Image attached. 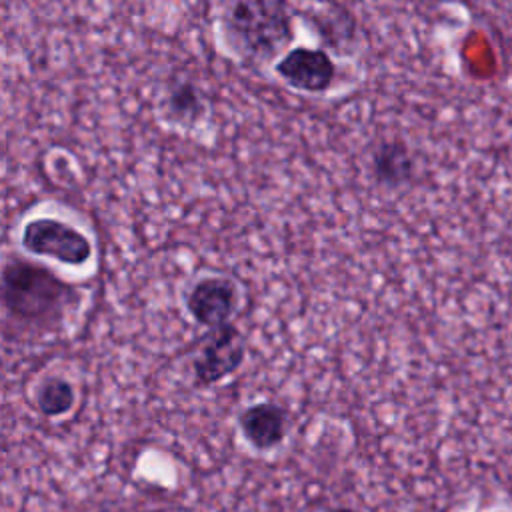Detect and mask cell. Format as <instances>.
<instances>
[{"instance_id":"6da1fadb","label":"cell","mask_w":512,"mask_h":512,"mask_svg":"<svg viewBox=\"0 0 512 512\" xmlns=\"http://www.w3.org/2000/svg\"><path fill=\"white\" fill-rule=\"evenodd\" d=\"M224 44L242 60L264 64L294 40L290 0H226L220 14Z\"/></svg>"},{"instance_id":"7a4b0ae2","label":"cell","mask_w":512,"mask_h":512,"mask_svg":"<svg viewBox=\"0 0 512 512\" xmlns=\"http://www.w3.org/2000/svg\"><path fill=\"white\" fill-rule=\"evenodd\" d=\"M2 302L18 324L50 330L78 302V292L46 266L14 256L2 268Z\"/></svg>"},{"instance_id":"3957f363","label":"cell","mask_w":512,"mask_h":512,"mask_svg":"<svg viewBox=\"0 0 512 512\" xmlns=\"http://www.w3.org/2000/svg\"><path fill=\"white\" fill-rule=\"evenodd\" d=\"M20 246L32 256L52 258L72 268L88 264L94 254L92 240L86 232L54 216L30 218L22 226Z\"/></svg>"},{"instance_id":"277c9868","label":"cell","mask_w":512,"mask_h":512,"mask_svg":"<svg viewBox=\"0 0 512 512\" xmlns=\"http://www.w3.org/2000/svg\"><path fill=\"white\" fill-rule=\"evenodd\" d=\"M274 72L292 90L322 94L336 80V62L324 48L294 46L274 62Z\"/></svg>"},{"instance_id":"5b68a950","label":"cell","mask_w":512,"mask_h":512,"mask_svg":"<svg viewBox=\"0 0 512 512\" xmlns=\"http://www.w3.org/2000/svg\"><path fill=\"white\" fill-rule=\"evenodd\" d=\"M246 354L240 330L228 322L210 332L198 356L192 362L194 380L200 386H212L234 374Z\"/></svg>"},{"instance_id":"8992f818","label":"cell","mask_w":512,"mask_h":512,"mask_svg":"<svg viewBox=\"0 0 512 512\" xmlns=\"http://www.w3.org/2000/svg\"><path fill=\"white\" fill-rule=\"evenodd\" d=\"M238 286L228 276H204L186 292L184 304L188 314L210 330L230 322L238 308Z\"/></svg>"},{"instance_id":"52a82bcc","label":"cell","mask_w":512,"mask_h":512,"mask_svg":"<svg viewBox=\"0 0 512 512\" xmlns=\"http://www.w3.org/2000/svg\"><path fill=\"white\" fill-rule=\"evenodd\" d=\"M238 426L252 448L266 452L286 438L288 416L286 410L274 402H258L240 414Z\"/></svg>"},{"instance_id":"ba28073f","label":"cell","mask_w":512,"mask_h":512,"mask_svg":"<svg viewBox=\"0 0 512 512\" xmlns=\"http://www.w3.org/2000/svg\"><path fill=\"white\" fill-rule=\"evenodd\" d=\"M370 174L384 188H400L414 178V156L410 148L398 140H382L370 156Z\"/></svg>"},{"instance_id":"9c48e42d","label":"cell","mask_w":512,"mask_h":512,"mask_svg":"<svg viewBox=\"0 0 512 512\" xmlns=\"http://www.w3.org/2000/svg\"><path fill=\"white\" fill-rule=\"evenodd\" d=\"M206 104L204 92L190 78H174L162 98L164 114L180 126L198 124L208 112Z\"/></svg>"},{"instance_id":"30bf717a","label":"cell","mask_w":512,"mask_h":512,"mask_svg":"<svg viewBox=\"0 0 512 512\" xmlns=\"http://www.w3.org/2000/svg\"><path fill=\"white\" fill-rule=\"evenodd\" d=\"M36 408L44 414V416H60L66 414L72 406H74V388L70 386L68 380L52 376L46 378L38 390H36Z\"/></svg>"},{"instance_id":"8fae6325","label":"cell","mask_w":512,"mask_h":512,"mask_svg":"<svg viewBox=\"0 0 512 512\" xmlns=\"http://www.w3.org/2000/svg\"><path fill=\"white\" fill-rule=\"evenodd\" d=\"M334 512H346V510H334Z\"/></svg>"}]
</instances>
